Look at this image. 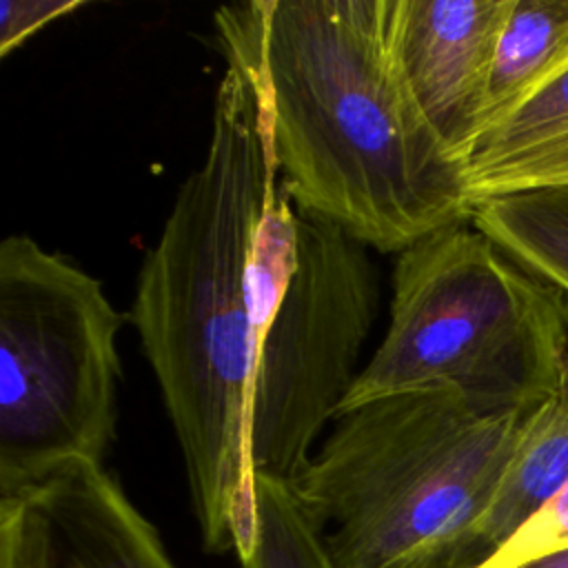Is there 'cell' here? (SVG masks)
Returning <instances> with one entry per match:
<instances>
[{
	"label": "cell",
	"instance_id": "4fadbf2b",
	"mask_svg": "<svg viewBox=\"0 0 568 568\" xmlns=\"http://www.w3.org/2000/svg\"><path fill=\"white\" fill-rule=\"evenodd\" d=\"M240 568H337L291 481L255 473V535Z\"/></svg>",
	"mask_w": 568,
	"mask_h": 568
},
{
	"label": "cell",
	"instance_id": "7c38bea8",
	"mask_svg": "<svg viewBox=\"0 0 568 568\" xmlns=\"http://www.w3.org/2000/svg\"><path fill=\"white\" fill-rule=\"evenodd\" d=\"M470 224L524 271L568 293V195L484 200L470 206Z\"/></svg>",
	"mask_w": 568,
	"mask_h": 568
},
{
	"label": "cell",
	"instance_id": "2e32d148",
	"mask_svg": "<svg viewBox=\"0 0 568 568\" xmlns=\"http://www.w3.org/2000/svg\"><path fill=\"white\" fill-rule=\"evenodd\" d=\"M515 568H568V548L544 555V557H537V559L519 564Z\"/></svg>",
	"mask_w": 568,
	"mask_h": 568
},
{
	"label": "cell",
	"instance_id": "ba28073f",
	"mask_svg": "<svg viewBox=\"0 0 568 568\" xmlns=\"http://www.w3.org/2000/svg\"><path fill=\"white\" fill-rule=\"evenodd\" d=\"M515 0H395L393 47L422 113L464 164L481 115L499 36Z\"/></svg>",
	"mask_w": 568,
	"mask_h": 568
},
{
	"label": "cell",
	"instance_id": "8992f818",
	"mask_svg": "<svg viewBox=\"0 0 568 568\" xmlns=\"http://www.w3.org/2000/svg\"><path fill=\"white\" fill-rule=\"evenodd\" d=\"M379 308L368 246L297 211V262L255 351L248 459L253 473L295 481L359 371Z\"/></svg>",
	"mask_w": 568,
	"mask_h": 568
},
{
	"label": "cell",
	"instance_id": "5b68a950",
	"mask_svg": "<svg viewBox=\"0 0 568 568\" xmlns=\"http://www.w3.org/2000/svg\"><path fill=\"white\" fill-rule=\"evenodd\" d=\"M129 322L102 282L29 235L0 244V497L75 459L104 464Z\"/></svg>",
	"mask_w": 568,
	"mask_h": 568
},
{
	"label": "cell",
	"instance_id": "52a82bcc",
	"mask_svg": "<svg viewBox=\"0 0 568 568\" xmlns=\"http://www.w3.org/2000/svg\"><path fill=\"white\" fill-rule=\"evenodd\" d=\"M0 568H182L104 464L75 459L0 497Z\"/></svg>",
	"mask_w": 568,
	"mask_h": 568
},
{
	"label": "cell",
	"instance_id": "7a4b0ae2",
	"mask_svg": "<svg viewBox=\"0 0 568 568\" xmlns=\"http://www.w3.org/2000/svg\"><path fill=\"white\" fill-rule=\"evenodd\" d=\"M275 184L253 87L226 62L204 158L140 264L129 313L182 450L202 546L235 559L255 535L248 266Z\"/></svg>",
	"mask_w": 568,
	"mask_h": 568
},
{
	"label": "cell",
	"instance_id": "277c9868",
	"mask_svg": "<svg viewBox=\"0 0 568 568\" xmlns=\"http://www.w3.org/2000/svg\"><path fill=\"white\" fill-rule=\"evenodd\" d=\"M566 351L568 293L524 271L470 222L453 224L399 253L384 339L337 417L430 386L488 413H530L555 393Z\"/></svg>",
	"mask_w": 568,
	"mask_h": 568
},
{
	"label": "cell",
	"instance_id": "5bb4252c",
	"mask_svg": "<svg viewBox=\"0 0 568 568\" xmlns=\"http://www.w3.org/2000/svg\"><path fill=\"white\" fill-rule=\"evenodd\" d=\"M568 548V484L497 552L475 568H515Z\"/></svg>",
	"mask_w": 568,
	"mask_h": 568
},
{
	"label": "cell",
	"instance_id": "30bf717a",
	"mask_svg": "<svg viewBox=\"0 0 568 568\" xmlns=\"http://www.w3.org/2000/svg\"><path fill=\"white\" fill-rule=\"evenodd\" d=\"M568 484V351L555 393L521 428L501 481L473 528L457 568H475L519 532Z\"/></svg>",
	"mask_w": 568,
	"mask_h": 568
},
{
	"label": "cell",
	"instance_id": "6da1fadb",
	"mask_svg": "<svg viewBox=\"0 0 568 568\" xmlns=\"http://www.w3.org/2000/svg\"><path fill=\"white\" fill-rule=\"evenodd\" d=\"M395 0H255L213 16L251 82L273 169L300 213L379 253L470 222L464 164L415 102Z\"/></svg>",
	"mask_w": 568,
	"mask_h": 568
},
{
	"label": "cell",
	"instance_id": "8fae6325",
	"mask_svg": "<svg viewBox=\"0 0 568 568\" xmlns=\"http://www.w3.org/2000/svg\"><path fill=\"white\" fill-rule=\"evenodd\" d=\"M568 62V0H515L497 42L479 138Z\"/></svg>",
	"mask_w": 568,
	"mask_h": 568
},
{
	"label": "cell",
	"instance_id": "9a60e30c",
	"mask_svg": "<svg viewBox=\"0 0 568 568\" xmlns=\"http://www.w3.org/2000/svg\"><path fill=\"white\" fill-rule=\"evenodd\" d=\"M84 7L82 0H2L0 4V55L7 58L44 24Z\"/></svg>",
	"mask_w": 568,
	"mask_h": 568
},
{
	"label": "cell",
	"instance_id": "3957f363",
	"mask_svg": "<svg viewBox=\"0 0 568 568\" xmlns=\"http://www.w3.org/2000/svg\"><path fill=\"white\" fill-rule=\"evenodd\" d=\"M530 413L448 386L384 395L335 419L293 488L337 568H457Z\"/></svg>",
	"mask_w": 568,
	"mask_h": 568
},
{
	"label": "cell",
	"instance_id": "9c48e42d",
	"mask_svg": "<svg viewBox=\"0 0 568 568\" xmlns=\"http://www.w3.org/2000/svg\"><path fill=\"white\" fill-rule=\"evenodd\" d=\"M464 186L468 206L508 195H568V62L475 142Z\"/></svg>",
	"mask_w": 568,
	"mask_h": 568
}]
</instances>
